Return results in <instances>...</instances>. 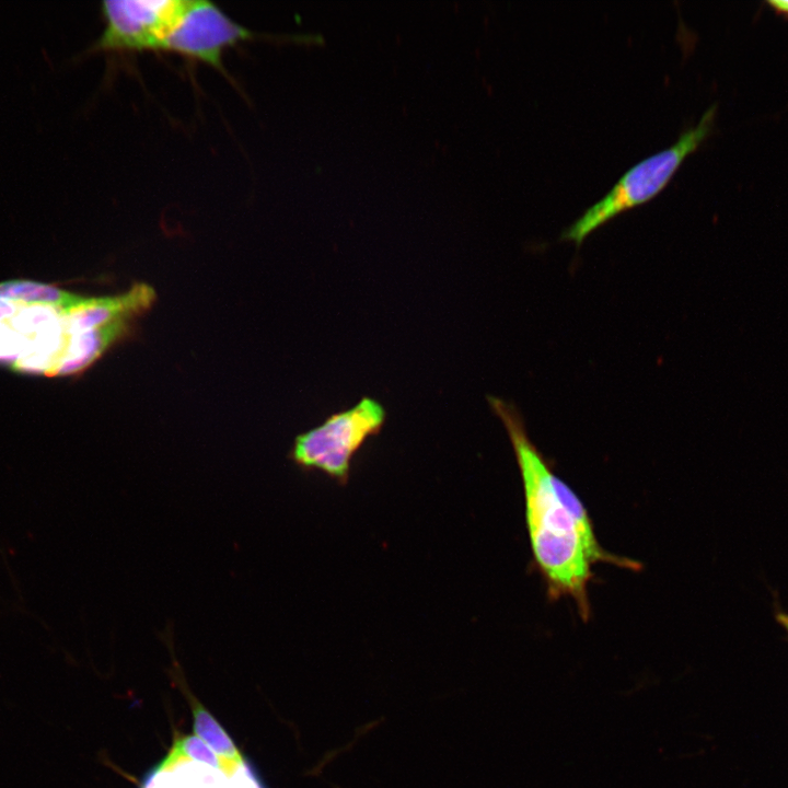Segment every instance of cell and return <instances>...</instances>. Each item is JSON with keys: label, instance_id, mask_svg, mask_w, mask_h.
I'll use <instances>...</instances> for the list:
<instances>
[{"label": "cell", "instance_id": "13", "mask_svg": "<svg viewBox=\"0 0 788 788\" xmlns=\"http://www.w3.org/2000/svg\"><path fill=\"white\" fill-rule=\"evenodd\" d=\"M21 304L0 298V323L11 320Z\"/></svg>", "mask_w": 788, "mask_h": 788}, {"label": "cell", "instance_id": "15", "mask_svg": "<svg viewBox=\"0 0 788 788\" xmlns=\"http://www.w3.org/2000/svg\"><path fill=\"white\" fill-rule=\"evenodd\" d=\"M768 3L778 14L788 16V1H769Z\"/></svg>", "mask_w": 788, "mask_h": 788}, {"label": "cell", "instance_id": "12", "mask_svg": "<svg viewBox=\"0 0 788 788\" xmlns=\"http://www.w3.org/2000/svg\"><path fill=\"white\" fill-rule=\"evenodd\" d=\"M28 338L18 333L9 322L0 323V361H16L27 346Z\"/></svg>", "mask_w": 788, "mask_h": 788}, {"label": "cell", "instance_id": "7", "mask_svg": "<svg viewBox=\"0 0 788 788\" xmlns=\"http://www.w3.org/2000/svg\"><path fill=\"white\" fill-rule=\"evenodd\" d=\"M131 323L130 320H123L91 331L67 332V345L55 376L71 375L86 369L112 345L129 334Z\"/></svg>", "mask_w": 788, "mask_h": 788}, {"label": "cell", "instance_id": "5", "mask_svg": "<svg viewBox=\"0 0 788 788\" xmlns=\"http://www.w3.org/2000/svg\"><path fill=\"white\" fill-rule=\"evenodd\" d=\"M185 0H107L101 3L104 30L91 53L158 51Z\"/></svg>", "mask_w": 788, "mask_h": 788}, {"label": "cell", "instance_id": "8", "mask_svg": "<svg viewBox=\"0 0 788 788\" xmlns=\"http://www.w3.org/2000/svg\"><path fill=\"white\" fill-rule=\"evenodd\" d=\"M0 298L22 305H48L63 311L78 303L83 297L53 285L30 280H8L0 282Z\"/></svg>", "mask_w": 788, "mask_h": 788}, {"label": "cell", "instance_id": "1", "mask_svg": "<svg viewBox=\"0 0 788 788\" xmlns=\"http://www.w3.org/2000/svg\"><path fill=\"white\" fill-rule=\"evenodd\" d=\"M501 420L519 466L525 502V522L536 568L551 600L570 598L580 617L590 616L589 583L598 563L638 569L639 564L606 552L599 543L590 515L575 491L555 475L531 441L524 419L512 403L486 397Z\"/></svg>", "mask_w": 788, "mask_h": 788}, {"label": "cell", "instance_id": "11", "mask_svg": "<svg viewBox=\"0 0 788 788\" xmlns=\"http://www.w3.org/2000/svg\"><path fill=\"white\" fill-rule=\"evenodd\" d=\"M182 758L198 761L225 773L222 761L196 735H185L177 739L164 766Z\"/></svg>", "mask_w": 788, "mask_h": 788}, {"label": "cell", "instance_id": "2", "mask_svg": "<svg viewBox=\"0 0 788 788\" xmlns=\"http://www.w3.org/2000/svg\"><path fill=\"white\" fill-rule=\"evenodd\" d=\"M716 108V105L710 106L695 126L680 135L675 143L630 167L602 199L564 230L560 239L579 246L600 225L659 194L686 157L708 137L714 127Z\"/></svg>", "mask_w": 788, "mask_h": 788}, {"label": "cell", "instance_id": "14", "mask_svg": "<svg viewBox=\"0 0 788 788\" xmlns=\"http://www.w3.org/2000/svg\"><path fill=\"white\" fill-rule=\"evenodd\" d=\"M774 598H775V600L773 602L774 619L786 631V634L788 636V612L781 607L780 603L776 600V596H774Z\"/></svg>", "mask_w": 788, "mask_h": 788}, {"label": "cell", "instance_id": "9", "mask_svg": "<svg viewBox=\"0 0 788 788\" xmlns=\"http://www.w3.org/2000/svg\"><path fill=\"white\" fill-rule=\"evenodd\" d=\"M194 731L224 764L225 774L231 775L243 765V757L231 738L213 716L197 700L193 704Z\"/></svg>", "mask_w": 788, "mask_h": 788}, {"label": "cell", "instance_id": "4", "mask_svg": "<svg viewBox=\"0 0 788 788\" xmlns=\"http://www.w3.org/2000/svg\"><path fill=\"white\" fill-rule=\"evenodd\" d=\"M262 37L234 21L213 2L185 0L179 15L164 36L158 51L197 60L228 77L223 65L225 50L240 43Z\"/></svg>", "mask_w": 788, "mask_h": 788}, {"label": "cell", "instance_id": "3", "mask_svg": "<svg viewBox=\"0 0 788 788\" xmlns=\"http://www.w3.org/2000/svg\"><path fill=\"white\" fill-rule=\"evenodd\" d=\"M385 419L383 405L364 396L355 406L332 414L320 426L297 436L289 459L304 472L320 471L346 485L354 456L369 438L381 432Z\"/></svg>", "mask_w": 788, "mask_h": 788}, {"label": "cell", "instance_id": "6", "mask_svg": "<svg viewBox=\"0 0 788 788\" xmlns=\"http://www.w3.org/2000/svg\"><path fill=\"white\" fill-rule=\"evenodd\" d=\"M154 300L155 292L150 286L135 283L118 296L83 297L71 308L61 311V320L68 333L91 331L123 320L134 321L146 313Z\"/></svg>", "mask_w": 788, "mask_h": 788}, {"label": "cell", "instance_id": "10", "mask_svg": "<svg viewBox=\"0 0 788 788\" xmlns=\"http://www.w3.org/2000/svg\"><path fill=\"white\" fill-rule=\"evenodd\" d=\"M21 335L30 338L61 322V311L48 305H20L15 315L8 321Z\"/></svg>", "mask_w": 788, "mask_h": 788}]
</instances>
